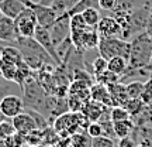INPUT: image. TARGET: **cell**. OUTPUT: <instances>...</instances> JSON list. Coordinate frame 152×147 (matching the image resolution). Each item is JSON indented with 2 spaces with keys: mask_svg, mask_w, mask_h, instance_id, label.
<instances>
[{
  "mask_svg": "<svg viewBox=\"0 0 152 147\" xmlns=\"http://www.w3.org/2000/svg\"><path fill=\"white\" fill-rule=\"evenodd\" d=\"M142 6H147V0H117V6L114 10L132 11L135 9L142 7Z\"/></svg>",
  "mask_w": 152,
  "mask_h": 147,
  "instance_id": "obj_18",
  "label": "cell"
},
{
  "mask_svg": "<svg viewBox=\"0 0 152 147\" xmlns=\"http://www.w3.org/2000/svg\"><path fill=\"white\" fill-rule=\"evenodd\" d=\"M141 100L145 105H152V76L148 78V81L144 83V91L141 95Z\"/></svg>",
  "mask_w": 152,
  "mask_h": 147,
  "instance_id": "obj_28",
  "label": "cell"
},
{
  "mask_svg": "<svg viewBox=\"0 0 152 147\" xmlns=\"http://www.w3.org/2000/svg\"><path fill=\"white\" fill-rule=\"evenodd\" d=\"M135 129V123L132 119H127V120H120V122H113V130L115 137H127L131 136L132 131Z\"/></svg>",
  "mask_w": 152,
  "mask_h": 147,
  "instance_id": "obj_14",
  "label": "cell"
},
{
  "mask_svg": "<svg viewBox=\"0 0 152 147\" xmlns=\"http://www.w3.org/2000/svg\"><path fill=\"white\" fill-rule=\"evenodd\" d=\"M6 119V116L3 114V112H1V109H0V122H3V120Z\"/></svg>",
  "mask_w": 152,
  "mask_h": 147,
  "instance_id": "obj_35",
  "label": "cell"
},
{
  "mask_svg": "<svg viewBox=\"0 0 152 147\" xmlns=\"http://www.w3.org/2000/svg\"><path fill=\"white\" fill-rule=\"evenodd\" d=\"M149 66L152 68V55H151V60H149Z\"/></svg>",
  "mask_w": 152,
  "mask_h": 147,
  "instance_id": "obj_36",
  "label": "cell"
},
{
  "mask_svg": "<svg viewBox=\"0 0 152 147\" xmlns=\"http://www.w3.org/2000/svg\"><path fill=\"white\" fill-rule=\"evenodd\" d=\"M152 55V35L144 31L132 37L131 41V52L128 58L130 69H140L149 65Z\"/></svg>",
  "mask_w": 152,
  "mask_h": 147,
  "instance_id": "obj_1",
  "label": "cell"
},
{
  "mask_svg": "<svg viewBox=\"0 0 152 147\" xmlns=\"http://www.w3.org/2000/svg\"><path fill=\"white\" fill-rule=\"evenodd\" d=\"M17 68H18V65H16L14 62L6 60V58H3V57L0 55V75L3 76L4 79L14 82Z\"/></svg>",
  "mask_w": 152,
  "mask_h": 147,
  "instance_id": "obj_15",
  "label": "cell"
},
{
  "mask_svg": "<svg viewBox=\"0 0 152 147\" xmlns=\"http://www.w3.org/2000/svg\"><path fill=\"white\" fill-rule=\"evenodd\" d=\"M151 13H152V7H151Z\"/></svg>",
  "mask_w": 152,
  "mask_h": 147,
  "instance_id": "obj_37",
  "label": "cell"
},
{
  "mask_svg": "<svg viewBox=\"0 0 152 147\" xmlns=\"http://www.w3.org/2000/svg\"><path fill=\"white\" fill-rule=\"evenodd\" d=\"M135 147H149V144H148L147 142H145V140H142L141 143H138V144H137Z\"/></svg>",
  "mask_w": 152,
  "mask_h": 147,
  "instance_id": "obj_34",
  "label": "cell"
},
{
  "mask_svg": "<svg viewBox=\"0 0 152 147\" xmlns=\"http://www.w3.org/2000/svg\"><path fill=\"white\" fill-rule=\"evenodd\" d=\"M128 68V60H125L124 57H113L107 61V69L117 75L123 76Z\"/></svg>",
  "mask_w": 152,
  "mask_h": 147,
  "instance_id": "obj_16",
  "label": "cell"
},
{
  "mask_svg": "<svg viewBox=\"0 0 152 147\" xmlns=\"http://www.w3.org/2000/svg\"><path fill=\"white\" fill-rule=\"evenodd\" d=\"M110 119L113 122L127 120L131 119V114L124 106H113V108H110Z\"/></svg>",
  "mask_w": 152,
  "mask_h": 147,
  "instance_id": "obj_22",
  "label": "cell"
},
{
  "mask_svg": "<svg viewBox=\"0 0 152 147\" xmlns=\"http://www.w3.org/2000/svg\"><path fill=\"white\" fill-rule=\"evenodd\" d=\"M79 0H52L49 6L55 10V13L59 16V14H64L68 10H71L72 7L77 3Z\"/></svg>",
  "mask_w": 152,
  "mask_h": 147,
  "instance_id": "obj_20",
  "label": "cell"
},
{
  "mask_svg": "<svg viewBox=\"0 0 152 147\" xmlns=\"http://www.w3.org/2000/svg\"><path fill=\"white\" fill-rule=\"evenodd\" d=\"M92 147H115L113 137L109 136H99L92 139Z\"/></svg>",
  "mask_w": 152,
  "mask_h": 147,
  "instance_id": "obj_27",
  "label": "cell"
},
{
  "mask_svg": "<svg viewBox=\"0 0 152 147\" xmlns=\"http://www.w3.org/2000/svg\"><path fill=\"white\" fill-rule=\"evenodd\" d=\"M87 134L92 137H99V136H103V126L100 122H90L86 127Z\"/></svg>",
  "mask_w": 152,
  "mask_h": 147,
  "instance_id": "obj_29",
  "label": "cell"
},
{
  "mask_svg": "<svg viewBox=\"0 0 152 147\" xmlns=\"http://www.w3.org/2000/svg\"><path fill=\"white\" fill-rule=\"evenodd\" d=\"M71 144L72 147H92V137L87 134V131L85 133H73L71 137Z\"/></svg>",
  "mask_w": 152,
  "mask_h": 147,
  "instance_id": "obj_19",
  "label": "cell"
},
{
  "mask_svg": "<svg viewBox=\"0 0 152 147\" xmlns=\"http://www.w3.org/2000/svg\"><path fill=\"white\" fill-rule=\"evenodd\" d=\"M49 33H51V38L55 47H58L62 41L71 37V17L68 16V13L59 14L56 17L54 26L49 28Z\"/></svg>",
  "mask_w": 152,
  "mask_h": 147,
  "instance_id": "obj_4",
  "label": "cell"
},
{
  "mask_svg": "<svg viewBox=\"0 0 152 147\" xmlns=\"http://www.w3.org/2000/svg\"><path fill=\"white\" fill-rule=\"evenodd\" d=\"M16 23V28L17 33L20 37H26V38H31L35 34V30L38 27V21L35 13L33 11V9L26 7L24 10L14 18Z\"/></svg>",
  "mask_w": 152,
  "mask_h": 147,
  "instance_id": "obj_3",
  "label": "cell"
},
{
  "mask_svg": "<svg viewBox=\"0 0 152 147\" xmlns=\"http://www.w3.org/2000/svg\"><path fill=\"white\" fill-rule=\"evenodd\" d=\"M0 109L6 116V119H13L17 114L24 112L26 105H24L23 98L17 95H4L0 99Z\"/></svg>",
  "mask_w": 152,
  "mask_h": 147,
  "instance_id": "obj_6",
  "label": "cell"
},
{
  "mask_svg": "<svg viewBox=\"0 0 152 147\" xmlns=\"http://www.w3.org/2000/svg\"><path fill=\"white\" fill-rule=\"evenodd\" d=\"M16 133V129L11 123V119H4L3 122H0V140H6L11 137Z\"/></svg>",
  "mask_w": 152,
  "mask_h": 147,
  "instance_id": "obj_25",
  "label": "cell"
},
{
  "mask_svg": "<svg viewBox=\"0 0 152 147\" xmlns=\"http://www.w3.org/2000/svg\"><path fill=\"white\" fill-rule=\"evenodd\" d=\"M86 28H89V26L85 23V20H83V17H82L80 13L71 16V34L83 31V30H86Z\"/></svg>",
  "mask_w": 152,
  "mask_h": 147,
  "instance_id": "obj_23",
  "label": "cell"
},
{
  "mask_svg": "<svg viewBox=\"0 0 152 147\" xmlns=\"http://www.w3.org/2000/svg\"><path fill=\"white\" fill-rule=\"evenodd\" d=\"M20 38L16 28V23L13 18L7 16H0V43L6 44H16V41Z\"/></svg>",
  "mask_w": 152,
  "mask_h": 147,
  "instance_id": "obj_7",
  "label": "cell"
},
{
  "mask_svg": "<svg viewBox=\"0 0 152 147\" xmlns=\"http://www.w3.org/2000/svg\"><path fill=\"white\" fill-rule=\"evenodd\" d=\"M97 31L100 37H121V26L120 23L111 16L102 17L97 24Z\"/></svg>",
  "mask_w": 152,
  "mask_h": 147,
  "instance_id": "obj_8",
  "label": "cell"
},
{
  "mask_svg": "<svg viewBox=\"0 0 152 147\" xmlns=\"http://www.w3.org/2000/svg\"><path fill=\"white\" fill-rule=\"evenodd\" d=\"M117 6V0H99V9L104 11H113Z\"/></svg>",
  "mask_w": 152,
  "mask_h": 147,
  "instance_id": "obj_30",
  "label": "cell"
},
{
  "mask_svg": "<svg viewBox=\"0 0 152 147\" xmlns=\"http://www.w3.org/2000/svg\"><path fill=\"white\" fill-rule=\"evenodd\" d=\"M144 83L145 82L142 81H131L130 83H127L125 88H127V95L128 98H141L142 95V91H144Z\"/></svg>",
  "mask_w": 152,
  "mask_h": 147,
  "instance_id": "obj_21",
  "label": "cell"
},
{
  "mask_svg": "<svg viewBox=\"0 0 152 147\" xmlns=\"http://www.w3.org/2000/svg\"><path fill=\"white\" fill-rule=\"evenodd\" d=\"M135 146H137L135 140H134L131 136L121 137L120 142H118V147H135Z\"/></svg>",
  "mask_w": 152,
  "mask_h": 147,
  "instance_id": "obj_31",
  "label": "cell"
},
{
  "mask_svg": "<svg viewBox=\"0 0 152 147\" xmlns=\"http://www.w3.org/2000/svg\"><path fill=\"white\" fill-rule=\"evenodd\" d=\"M107 108L110 106H106V105L100 103V102H96V100H86L83 106H82V113L86 116V119L89 122H99V119L103 116V113L107 110Z\"/></svg>",
  "mask_w": 152,
  "mask_h": 147,
  "instance_id": "obj_10",
  "label": "cell"
},
{
  "mask_svg": "<svg viewBox=\"0 0 152 147\" xmlns=\"http://www.w3.org/2000/svg\"><path fill=\"white\" fill-rule=\"evenodd\" d=\"M34 38L37 40L39 45L42 47L49 54V57L54 60V62L56 65H62V60L58 55V51H56V47L52 43V38H51V33H49V28H45L42 26H38L37 30H35V34H34Z\"/></svg>",
  "mask_w": 152,
  "mask_h": 147,
  "instance_id": "obj_5",
  "label": "cell"
},
{
  "mask_svg": "<svg viewBox=\"0 0 152 147\" xmlns=\"http://www.w3.org/2000/svg\"><path fill=\"white\" fill-rule=\"evenodd\" d=\"M58 147H72V144H71V140L68 139V140H64V142H61L59 144H58Z\"/></svg>",
  "mask_w": 152,
  "mask_h": 147,
  "instance_id": "obj_32",
  "label": "cell"
},
{
  "mask_svg": "<svg viewBox=\"0 0 152 147\" xmlns=\"http://www.w3.org/2000/svg\"><path fill=\"white\" fill-rule=\"evenodd\" d=\"M107 88H109V92L111 95L114 106H124V103L128 100L127 88L124 83H121V81H120L115 83H111V85H107Z\"/></svg>",
  "mask_w": 152,
  "mask_h": 147,
  "instance_id": "obj_13",
  "label": "cell"
},
{
  "mask_svg": "<svg viewBox=\"0 0 152 147\" xmlns=\"http://www.w3.org/2000/svg\"><path fill=\"white\" fill-rule=\"evenodd\" d=\"M27 6L21 0H0V11L3 16H7L10 18H16Z\"/></svg>",
  "mask_w": 152,
  "mask_h": 147,
  "instance_id": "obj_12",
  "label": "cell"
},
{
  "mask_svg": "<svg viewBox=\"0 0 152 147\" xmlns=\"http://www.w3.org/2000/svg\"><path fill=\"white\" fill-rule=\"evenodd\" d=\"M82 17H83V20L86 23L89 27H93V28H97V24L100 21V13H99V9L96 7H89L86 9L85 11H82L80 13Z\"/></svg>",
  "mask_w": 152,
  "mask_h": 147,
  "instance_id": "obj_17",
  "label": "cell"
},
{
  "mask_svg": "<svg viewBox=\"0 0 152 147\" xmlns=\"http://www.w3.org/2000/svg\"><path fill=\"white\" fill-rule=\"evenodd\" d=\"M4 95H7V86H3V88H0V99L3 98Z\"/></svg>",
  "mask_w": 152,
  "mask_h": 147,
  "instance_id": "obj_33",
  "label": "cell"
},
{
  "mask_svg": "<svg viewBox=\"0 0 152 147\" xmlns=\"http://www.w3.org/2000/svg\"><path fill=\"white\" fill-rule=\"evenodd\" d=\"M0 16H1V11H0Z\"/></svg>",
  "mask_w": 152,
  "mask_h": 147,
  "instance_id": "obj_38",
  "label": "cell"
},
{
  "mask_svg": "<svg viewBox=\"0 0 152 147\" xmlns=\"http://www.w3.org/2000/svg\"><path fill=\"white\" fill-rule=\"evenodd\" d=\"M106 69H107V60H106V58H103L102 55H99L97 58L93 61L90 74H92L94 78H96V76L100 75V74H102V72H104Z\"/></svg>",
  "mask_w": 152,
  "mask_h": 147,
  "instance_id": "obj_26",
  "label": "cell"
},
{
  "mask_svg": "<svg viewBox=\"0 0 152 147\" xmlns=\"http://www.w3.org/2000/svg\"><path fill=\"white\" fill-rule=\"evenodd\" d=\"M11 123H13V126H14V129H16L17 133L24 134V136H27L30 131H33L34 129H37V125H35L34 117L31 116V113L27 112L26 109L20 114H17L16 117H13V119H11Z\"/></svg>",
  "mask_w": 152,
  "mask_h": 147,
  "instance_id": "obj_9",
  "label": "cell"
},
{
  "mask_svg": "<svg viewBox=\"0 0 152 147\" xmlns=\"http://www.w3.org/2000/svg\"><path fill=\"white\" fill-rule=\"evenodd\" d=\"M96 81L100 82V83H104V85H111V83H115V82L121 81V76L114 74V72L106 69L104 72H102L100 75L96 76Z\"/></svg>",
  "mask_w": 152,
  "mask_h": 147,
  "instance_id": "obj_24",
  "label": "cell"
},
{
  "mask_svg": "<svg viewBox=\"0 0 152 147\" xmlns=\"http://www.w3.org/2000/svg\"><path fill=\"white\" fill-rule=\"evenodd\" d=\"M99 54L109 61L113 57H124L130 58L131 43L121 37H100L99 41Z\"/></svg>",
  "mask_w": 152,
  "mask_h": 147,
  "instance_id": "obj_2",
  "label": "cell"
},
{
  "mask_svg": "<svg viewBox=\"0 0 152 147\" xmlns=\"http://www.w3.org/2000/svg\"><path fill=\"white\" fill-rule=\"evenodd\" d=\"M90 99L96 100V102H100V103L106 105V106H110V108L114 106L107 85L100 83V82H97V83H94V85L90 86Z\"/></svg>",
  "mask_w": 152,
  "mask_h": 147,
  "instance_id": "obj_11",
  "label": "cell"
}]
</instances>
